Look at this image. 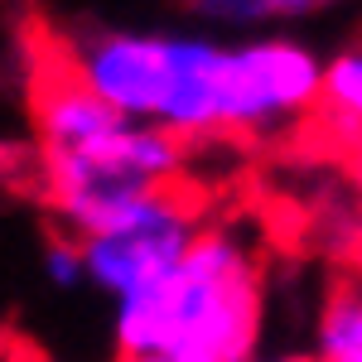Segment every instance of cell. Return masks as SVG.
I'll return each mask as SVG.
<instances>
[{"mask_svg": "<svg viewBox=\"0 0 362 362\" xmlns=\"http://www.w3.org/2000/svg\"><path fill=\"white\" fill-rule=\"evenodd\" d=\"M54 49L112 112L160 126L184 145L280 136L305 126L324 92V58L295 34L78 29Z\"/></svg>", "mask_w": 362, "mask_h": 362, "instance_id": "6da1fadb", "label": "cell"}, {"mask_svg": "<svg viewBox=\"0 0 362 362\" xmlns=\"http://www.w3.org/2000/svg\"><path fill=\"white\" fill-rule=\"evenodd\" d=\"M29 116L39 136L44 198L68 237H92L121 203L184 184L189 145L160 126H140L92 97L49 44L34 83Z\"/></svg>", "mask_w": 362, "mask_h": 362, "instance_id": "7a4b0ae2", "label": "cell"}, {"mask_svg": "<svg viewBox=\"0 0 362 362\" xmlns=\"http://www.w3.org/2000/svg\"><path fill=\"white\" fill-rule=\"evenodd\" d=\"M121 358L165 353L179 362H251L261 338V271L237 232L203 227L160 285L112 305Z\"/></svg>", "mask_w": 362, "mask_h": 362, "instance_id": "3957f363", "label": "cell"}, {"mask_svg": "<svg viewBox=\"0 0 362 362\" xmlns=\"http://www.w3.org/2000/svg\"><path fill=\"white\" fill-rule=\"evenodd\" d=\"M198 232H203V208L184 184L131 198L92 237H78L87 285L102 290L112 305L126 295H140L184 261V251L198 242Z\"/></svg>", "mask_w": 362, "mask_h": 362, "instance_id": "277c9868", "label": "cell"}, {"mask_svg": "<svg viewBox=\"0 0 362 362\" xmlns=\"http://www.w3.org/2000/svg\"><path fill=\"white\" fill-rule=\"evenodd\" d=\"M305 126H314L319 140L338 155L362 145V39L324 58V92Z\"/></svg>", "mask_w": 362, "mask_h": 362, "instance_id": "5b68a950", "label": "cell"}, {"mask_svg": "<svg viewBox=\"0 0 362 362\" xmlns=\"http://www.w3.org/2000/svg\"><path fill=\"white\" fill-rule=\"evenodd\" d=\"M189 15H198L213 29H232V34H280L295 20H309L319 10H329L334 0H184Z\"/></svg>", "mask_w": 362, "mask_h": 362, "instance_id": "8992f818", "label": "cell"}, {"mask_svg": "<svg viewBox=\"0 0 362 362\" xmlns=\"http://www.w3.org/2000/svg\"><path fill=\"white\" fill-rule=\"evenodd\" d=\"M314 358L319 362H362V295L353 280H343L324 300Z\"/></svg>", "mask_w": 362, "mask_h": 362, "instance_id": "52a82bcc", "label": "cell"}, {"mask_svg": "<svg viewBox=\"0 0 362 362\" xmlns=\"http://www.w3.org/2000/svg\"><path fill=\"white\" fill-rule=\"evenodd\" d=\"M44 276H49V285H58V290H78V285H87V266H83V242L78 237H49L44 242Z\"/></svg>", "mask_w": 362, "mask_h": 362, "instance_id": "ba28073f", "label": "cell"}, {"mask_svg": "<svg viewBox=\"0 0 362 362\" xmlns=\"http://www.w3.org/2000/svg\"><path fill=\"white\" fill-rule=\"evenodd\" d=\"M343 160H348V174H353V189H358V198H362V145H353V150H348Z\"/></svg>", "mask_w": 362, "mask_h": 362, "instance_id": "9c48e42d", "label": "cell"}, {"mask_svg": "<svg viewBox=\"0 0 362 362\" xmlns=\"http://www.w3.org/2000/svg\"><path fill=\"white\" fill-rule=\"evenodd\" d=\"M251 362H319V358H305V353H285V358H251Z\"/></svg>", "mask_w": 362, "mask_h": 362, "instance_id": "30bf717a", "label": "cell"}, {"mask_svg": "<svg viewBox=\"0 0 362 362\" xmlns=\"http://www.w3.org/2000/svg\"><path fill=\"white\" fill-rule=\"evenodd\" d=\"M121 362H179V358H165V353H140V358H121Z\"/></svg>", "mask_w": 362, "mask_h": 362, "instance_id": "8fae6325", "label": "cell"}, {"mask_svg": "<svg viewBox=\"0 0 362 362\" xmlns=\"http://www.w3.org/2000/svg\"><path fill=\"white\" fill-rule=\"evenodd\" d=\"M353 266H358V271H353V285H358V295H362V242H358V251H353Z\"/></svg>", "mask_w": 362, "mask_h": 362, "instance_id": "7c38bea8", "label": "cell"}]
</instances>
